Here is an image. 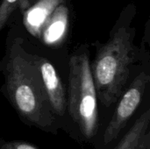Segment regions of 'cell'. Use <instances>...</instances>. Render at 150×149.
<instances>
[{
  "label": "cell",
  "mask_w": 150,
  "mask_h": 149,
  "mask_svg": "<svg viewBox=\"0 0 150 149\" xmlns=\"http://www.w3.org/2000/svg\"><path fill=\"white\" fill-rule=\"evenodd\" d=\"M33 57L53 112L58 119L64 118L67 114V92L60 76L47 59L38 55H33Z\"/></svg>",
  "instance_id": "5b68a950"
},
{
  "label": "cell",
  "mask_w": 150,
  "mask_h": 149,
  "mask_svg": "<svg viewBox=\"0 0 150 149\" xmlns=\"http://www.w3.org/2000/svg\"><path fill=\"white\" fill-rule=\"evenodd\" d=\"M136 14L134 4L121 11L105 43L97 41L94 60L90 62L98 100L105 107L117 103L125 91L132 68L142 57L134 45L136 29L131 25Z\"/></svg>",
  "instance_id": "7a4b0ae2"
},
{
  "label": "cell",
  "mask_w": 150,
  "mask_h": 149,
  "mask_svg": "<svg viewBox=\"0 0 150 149\" xmlns=\"http://www.w3.org/2000/svg\"><path fill=\"white\" fill-rule=\"evenodd\" d=\"M69 11L62 2L59 4L43 24L40 37L49 46H56L64 40L68 27Z\"/></svg>",
  "instance_id": "8992f818"
},
{
  "label": "cell",
  "mask_w": 150,
  "mask_h": 149,
  "mask_svg": "<svg viewBox=\"0 0 150 149\" xmlns=\"http://www.w3.org/2000/svg\"><path fill=\"white\" fill-rule=\"evenodd\" d=\"M16 39L8 46L0 62L4 76L2 91L23 123L56 135L62 127L47 97L33 54Z\"/></svg>",
  "instance_id": "6da1fadb"
},
{
  "label": "cell",
  "mask_w": 150,
  "mask_h": 149,
  "mask_svg": "<svg viewBox=\"0 0 150 149\" xmlns=\"http://www.w3.org/2000/svg\"><path fill=\"white\" fill-rule=\"evenodd\" d=\"M150 81L149 73L142 71L126 88L119 100L115 111L105 129L103 134L104 146L110 145L117 140L121 132L127 126L128 121L139 108L146 89Z\"/></svg>",
  "instance_id": "277c9868"
},
{
  "label": "cell",
  "mask_w": 150,
  "mask_h": 149,
  "mask_svg": "<svg viewBox=\"0 0 150 149\" xmlns=\"http://www.w3.org/2000/svg\"><path fill=\"white\" fill-rule=\"evenodd\" d=\"M135 149H150V131L148 130L138 142Z\"/></svg>",
  "instance_id": "8fae6325"
},
{
  "label": "cell",
  "mask_w": 150,
  "mask_h": 149,
  "mask_svg": "<svg viewBox=\"0 0 150 149\" xmlns=\"http://www.w3.org/2000/svg\"><path fill=\"white\" fill-rule=\"evenodd\" d=\"M62 2V0H39L30 9H28L24 16V22L28 31L34 36L40 37V30L54 10V8Z\"/></svg>",
  "instance_id": "52a82bcc"
},
{
  "label": "cell",
  "mask_w": 150,
  "mask_h": 149,
  "mask_svg": "<svg viewBox=\"0 0 150 149\" xmlns=\"http://www.w3.org/2000/svg\"><path fill=\"white\" fill-rule=\"evenodd\" d=\"M0 149H40L35 145L23 141H6L0 138Z\"/></svg>",
  "instance_id": "30bf717a"
},
{
  "label": "cell",
  "mask_w": 150,
  "mask_h": 149,
  "mask_svg": "<svg viewBox=\"0 0 150 149\" xmlns=\"http://www.w3.org/2000/svg\"><path fill=\"white\" fill-rule=\"evenodd\" d=\"M90 62L88 47L70 56L67 91V113L86 142L96 138L99 126L98 96Z\"/></svg>",
  "instance_id": "3957f363"
},
{
  "label": "cell",
  "mask_w": 150,
  "mask_h": 149,
  "mask_svg": "<svg viewBox=\"0 0 150 149\" xmlns=\"http://www.w3.org/2000/svg\"><path fill=\"white\" fill-rule=\"evenodd\" d=\"M149 126L150 109H148L137 118L129 130L112 149H135L142 137L149 130Z\"/></svg>",
  "instance_id": "ba28073f"
},
{
  "label": "cell",
  "mask_w": 150,
  "mask_h": 149,
  "mask_svg": "<svg viewBox=\"0 0 150 149\" xmlns=\"http://www.w3.org/2000/svg\"><path fill=\"white\" fill-rule=\"evenodd\" d=\"M24 3V0H0V32L7 24L16 9Z\"/></svg>",
  "instance_id": "9c48e42d"
}]
</instances>
